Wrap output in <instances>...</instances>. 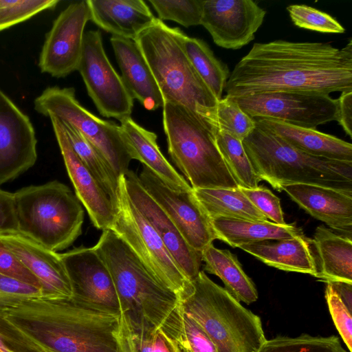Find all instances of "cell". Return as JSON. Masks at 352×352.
Segmentation results:
<instances>
[{
  "label": "cell",
  "mask_w": 352,
  "mask_h": 352,
  "mask_svg": "<svg viewBox=\"0 0 352 352\" xmlns=\"http://www.w3.org/2000/svg\"><path fill=\"white\" fill-rule=\"evenodd\" d=\"M212 224L219 239L232 248L267 240H280L303 234L294 224L278 225L267 221L215 218Z\"/></svg>",
  "instance_id": "cell-28"
},
{
  "label": "cell",
  "mask_w": 352,
  "mask_h": 352,
  "mask_svg": "<svg viewBox=\"0 0 352 352\" xmlns=\"http://www.w3.org/2000/svg\"><path fill=\"white\" fill-rule=\"evenodd\" d=\"M18 230L47 249L69 248L82 233L84 210L76 195L54 180L14 193Z\"/></svg>",
  "instance_id": "cell-8"
},
{
  "label": "cell",
  "mask_w": 352,
  "mask_h": 352,
  "mask_svg": "<svg viewBox=\"0 0 352 352\" xmlns=\"http://www.w3.org/2000/svg\"><path fill=\"white\" fill-rule=\"evenodd\" d=\"M261 180L274 189L305 184L352 191V163L309 155L256 126L242 141Z\"/></svg>",
  "instance_id": "cell-5"
},
{
  "label": "cell",
  "mask_w": 352,
  "mask_h": 352,
  "mask_svg": "<svg viewBox=\"0 0 352 352\" xmlns=\"http://www.w3.org/2000/svg\"><path fill=\"white\" fill-rule=\"evenodd\" d=\"M287 10L294 24L299 28L322 33L342 34L344 28L331 15L303 4H292Z\"/></svg>",
  "instance_id": "cell-38"
},
{
  "label": "cell",
  "mask_w": 352,
  "mask_h": 352,
  "mask_svg": "<svg viewBox=\"0 0 352 352\" xmlns=\"http://www.w3.org/2000/svg\"><path fill=\"white\" fill-rule=\"evenodd\" d=\"M120 129L131 160L140 161L173 189H192L191 186L176 171L161 152L155 133L145 129L131 117L120 121Z\"/></svg>",
  "instance_id": "cell-25"
},
{
  "label": "cell",
  "mask_w": 352,
  "mask_h": 352,
  "mask_svg": "<svg viewBox=\"0 0 352 352\" xmlns=\"http://www.w3.org/2000/svg\"><path fill=\"white\" fill-rule=\"evenodd\" d=\"M282 190L314 218L351 238L352 191L305 184L285 185Z\"/></svg>",
  "instance_id": "cell-21"
},
{
  "label": "cell",
  "mask_w": 352,
  "mask_h": 352,
  "mask_svg": "<svg viewBox=\"0 0 352 352\" xmlns=\"http://www.w3.org/2000/svg\"><path fill=\"white\" fill-rule=\"evenodd\" d=\"M251 203L268 219L278 225H285L280 199L267 187L254 188L239 186Z\"/></svg>",
  "instance_id": "cell-42"
},
{
  "label": "cell",
  "mask_w": 352,
  "mask_h": 352,
  "mask_svg": "<svg viewBox=\"0 0 352 352\" xmlns=\"http://www.w3.org/2000/svg\"><path fill=\"white\" fill-rule=\"evenodd\" d=\"M162 107L168 154L192 188H238L217 146L214 127L179 104L164 102Z\"/></svg>",
  "instance_id": "cell-6"
},
{
  "label": "cell",
  "mask_w": 352,
  "mask_h": 352,
  "mask_svg": "<svg viewBox=\"0 0 352 352\" xmlns=\"http://www.w3.org/2000/svg\"><path fill=\"white\" fill-rule=\"evenodd\" d=\"M77 70L102 116L120 122L131 117L133 98L107 56L99 30L85 33Z\"/></svg>",
  "instance_id": "cell-11"
},
{
  "label": "cell",
  "mask_w": 352,
  "mask_h": 352,
  "mask_svg": "<svg viewBox=\"0 0 352 352\" xmlns=\"http://www.w3.org/2000/svg\"><path fill=\"white\" fill-rule=\"evenodd\" d=\"M179 299L180 309L199 324L218 352H258L267 340L260 317L213 282L204 270Z\"/></svg>",
  "instance_id": "cell-4"
},
{
  "label": "cell",
  "mask_w": 352,
  "mask_h": 352,
  "mask_svg": "<svg viewBox=\"0 0 352 352\" xmlns=\"http://www.w3.org/2000/svg\"><path fill=\"white\" fill-rule=\"evenodd\" d=\"M111 43L122 80L133 99L149 111L164 105V100L139 46L133 39L112 36Z\"/></svg>",
  "instance_id": "cell-22"
},
{
  "label": "cell",
  "mask_w": 352,
  "mask_h": 352,
  "mask_svg": "<svg viewBox=\"0 0 352 352\" xmlns=\"http://www.w3.org/2000/svg\"><path fill=\"white\" fill-rule=\"evenodd\" d=\"M0 352H46L9 321L0 309Z\"/></svg>",
  "instance_id": "cell-41"
},
{
  "label": "cell",
  "mask_w": 352,
  "mask_h": 352,
  "mask_svg": "<svg viewBox=\"0 0 352 352\" xmlns=\"http://www.w3.org/2000/svg\"><path fill=\"white\" fill-rule=\"evenodd\" d=\"M349 310L352 311V283L342 281H328Z\"/></svg>",
  "instance_id": "cell-49"
},
{
  "label": "cell",
  "mask_w": 352,
  "mask_h": 352,
  "mask_svg": "<svg viewBox=\"0 0 352 352\" xmlns=\"http://www.w3.org/2000/svg\"><path fill=\"white\" fill-rule=\"evenodd\" d=\"M311 240L318 265L316 278L352 283L351 238L320 225Z\"/></svg>",
  "instance_id": "cell-27"
},
{
  "label": "cell",
  "mask_w": 352,
  "mask_h": 352,
  "mask_svg": "<svg viewBox=\"0 0 352 352\" xmlns=\"http://www.w3.org/2000/svg\"><path fill=\"white\" fill-rule=\"evenodd\" d=\"M134 252L152 275L178 297L190 285L164 243L131 202L124 175L118 178L115 217L110 228Z\"/></svg>",
  "instance_id": "cell-9"
},
{
  "label": "cell",
  "mask_w": 352,
  "mask_h": 352,
  "mask_svg": "<svg viewBox=\"0 0 352 352\" xmlns=\"http://www.w3.org/2000/svg\"><path fill=\"white\" fill-rule=\"evenodd\" d=\"M36 143L29 117L0 89V186L34 166Z\"/></svg>",
  "instance_id": "cell-17"
},
{
  "label": "cell",
  "mask_w": 352,
  "mask_h": 352,
  "mask_svg": "<svg viewBox=\"0 0 352 352\" xmlns=\"http://www.w3.org/2000/svg\"><path fill=\"white\" fill-rule=\"evenodd\" d=\"M224 89L230 97L352 91V41L341 49L327 43H255L234 66Z\"/></svg>",
  "instance_id": "cell-1"
},
{
  "label": "cell",
  "mask_w": 352,
  "mask_h": 352,
  "mask_svg": "<svg viewBox=\"0 0 352 352\" xmlns=\"http://www.w3.org/2000/svg\"><path fill=\"white\" fill-rule=\"evenodd\" d=\"M4 313L46 352H119L121 314L102 311L72 298L28 299Z\"/></svg>",
  "instance_id": "cell-2"
},
{
  "label": "cell",
  "mask_w": 352,
  "mask_h": 352,
  "mask_svg": "<svg viewBox=\"0 0 352 352\" xmlns=\"http://www.w3.org/2000/svg\"><path fill=\"white\" fill-rule=\"evenodd\" d=\"M93 248L111 274L121 313L144 317L176 340L180 327L178 296L162 285L112 230H102Z\"/></svg>",
  "instance_id": "cell-3"
},
{
  "label": "cell",
  "mask_w": 352,
  "mask_h": 352,
  "mask_svg": "<svg viewBox=\"0 0 352 352\" xmlns=\"http://www.w3.org/2000/svg\"><path fill=\"white\" fill-rule=\"evenodd\" d=\"M34 104L38 113L55 117L77 129L105 158L118 179L129 170L131 159L120 125L100 119L84 108L76 100L74 88L47 87Z\"/></svg>",
  "instance_id": "cell-10"
},
{
  "label": "cell",
  "mask_w": 352,
  "mask_h": 352,
  "mask_svg": "<svg viewBox=\"0 0 352 352\" xmlns=\"http://www.w3.org/2000/svg\"><path fill=\"white\" fill-rule=\"evenodd\" d=\"M157 329L144 317L121 313L117 336L119 352H153Z\"/></svg>",
  "instance_id": "cell-35"
},
{
  "label": "cell",
  "mask_w": 352,
  "mask_h": 352,
  "mask_svg": "<svg viewBox=\"0 0 352 352\" xmlns=\"http://www.w3.org/2000/svg\"><path fill=\"white\" fill-rule=\"evenodd\" d=\"M180 327L176 341L184 352H218L215 344L189 315L179 307Z\"/></svg>",
  "instance_id": "cell-40"
},
{
  "label": "cell",
  "mask_w": 352,
  "mask_h": 352,
  "mask_svg": "<svg viewBox=\"0 0 352 352\" xmlns=\"http://www.w3.org/2000/svg\"><path fill=\"white\" fill-rule=\"evenodd\" d=\"M0 273L39 288L42 292L39 280L20 261L1 239Z\"/></svg>",
  "instance_id": "cell-45"
},
{
  "label": "cell",
  "mask_w": 352,
  "mask_h": 352,
  "mask_svg": "<svg viewBox=\"0 0 352 352\" xmlns=\"http://www.w3.org/2000/svg\"><path fill=\"white\" fill-rule=\"evenodd\" d=\"M265 14L252 0H204L201 25L217 46L239 50L254 39Z\"/></svg>",
  "instance_id": "cell-16"
},
{
  "label": "cell",
  "mask_w": 352,
  "mask_h": 352,
  "mask_svg": "<svg viewBox=\"0 0 352 352\" xmlns=\"http://www.w3.org/2000/svg\"><path fill=\"white\" fill-rule=\"evenodd\" d=\"M325 298L335 326L349 351L352 352V311L349 310L329 283H327Z\"/></svg>",
  "instance_id": "cell-43"
},
{
  "label": "cell",
  "mask_w": 352,
  "mask_h": 352,
  "mask_svg": "<svg viewBox=\"0 0 352 352\" xmlns=\"http://www.w3.org/2000/svg\"><path fill=\"white\" fill-rule=\"evenodd\" d=\"M138 178L144 190L163 209L194 250L201 252L217 239L212 219L192 188L173 189L145 166Z\"/></svg>",
  "instance_id": "cell-13"
},
{
  "label": "cell",
  "mask_w": 352,
  "mask_h": 352,
  "mask_svg": "<svg viewBox=\"0 0 352 352\" xmlns=\"http://www.w3.org/2000/svg\"><path fill=\"white\" fill-rule=\"evenodd\" d=\"M91 20L87 1L69 5L47 34L39 58L42 72L56 78L77 70L82 51L84 30Z\"/></svg>",
  "instance_id": "cell-15"
},
{
  "label": "cell",
  "mask_w": 352,
  "mask_h": 352,
  "mask_svg": "<svg viewBox=\"0 0 352 352\" xmlns=\"http://www.w3.org/2000/svg\"><path fill=\"white\" fill-rule=\"evenodd\" d=\"M41 297L39 288L0 273V309H6L23 300Z\"/></svg>",
  "instance_id": "cell-44"
},
{
  "label": "cell",
  "mask_w": 352,
  "mask_h": 352,
  "mask_svg": "<svg viewBox=\"0 0 352 352\" xmlns=\"http://www.w3.org/2000/svg\"><path fill=\"white\" fill-rule=\"evenodd\" d=\"M219 150L238 186L254 188L261 181L254 171L242 141L211 124Z\"/></svg>",
  "instance_id": "cell-33"
},
{
  "label": "cell",
  "mask_w": 352,
  "mask_h": 352,
  "mask_svg": "<svg viewBox=\"0 0 352 352\" xmlns=\"http://www.w3.org/2000/svg\"><path fill=\"white\" fill-rule=\"evenodd\" d=\"M58 0H0V31L51 9Z\"/></svg>",
  "instance_id": "cell-39"
},
{
  "label": "cell",
  "mask_w": 352,
  "mask_h": 352,
  "mask_svg": "<svg viewBox=\"0 0 352 352\" xmlns=\"http://www.w3.org/2000/svg\"><path fill=\"white\" fill-rule=\"evenodd\" d=\"M311 240L304 234L280 240H267L239 247L263 263L288 272L315 277L318 265Z\"/></svg>",
  "instance_id": "cell-26"
},
{
  "label": "cell",
  "mask_w": 352,
  "mask_h": 352,
  "mask_svg": "<svg viewBox=\"0 0 352 352\" xmlns=\"http://www.w3.org/2000/svg\"><path fill=\"white\" fill-rule=\"evenodd\" d=\"M16 230H19L14 193L0 188V232Z\"/></svg>",
  "instance_id": "cell-46"
},
{
  "label": "cell",
  "mask_w": 352,
  "mask_h": 352,
  "mask_svg": "<svg viewBox=\"0 0 352 352\" xmlns=\"http://www.w3.org/2000/svg\"><path fill=\"white\" fill-rule=\"evenodd\" d=\"M153 352H184L178 342L163 331L157 329L154 333Z\"/></svg>",
  "instance_id": "cell-48"
},
{
  "label": "cell",
  "mask_w": 352,
  "mask_h": 352,
  "mask_svg": "<svg viewBox=\"0 0 352 352\" xmlns=\"http://www.w3.org/2000/svg\"><path fill=\"white\" fill-rule=\"evenodd\" d=\"M184 48L193 67L217 99L222 94L230 76L228 66L217 58L204 41L186 35Z\"/></svg>",
  "instance_id": "cell-31"
},
{
  "label": "cell",
  "mask_w": 352,
  "mask_h": 352,
  "mask_svg": "<svg viewBox=\"0 0 352 352\" xmlns=\"http://www.w3.org/2000/svg\"><path fill=\"white\" fill-rule=\"evenodd\" d=\"M258 352H349L335 336H313L301 334L297 337L278 336L266 340Z\"/></svg>",
  "instance_id": "cell-36"
},
{
  "label": "cell",
  "mask_w": 352,
  "mask_h": 352,
  "mask_svg": "<svg viewBox=\"0 0 352 352\" xmlns=\"http://www.w3.org/2000/svg\"><path fill=\"white\" fill-rule=\"evenodd\" d=\"M50 118L75 195L97 229H110L115 217L114 204L73 150L60 121L55 117Z\"/></svg>",
  "instance_id": "cell-20"
},
{
  "label": "cell",
  "mask_w": 352,
  "mask_h": 352,
  "mask_svg": "<svg viewBox=\"0 0 352 352\" xmlns=\"http://www.w3.org/2000/svg\"><path fill=\"white\" fill-rule=\"evenodd\" d=\"M253 119L256 126L300 151L317 157L352 163V145L349 142L316 129L294 126L273 118Z\"/></svg>",
  "instance_id": "cell-23"
},
{
  "label": "cell",
  "mask_w": 352,
  "mask_h": 352,
  "mask_svg": "<svg viewBox=\"0 0 352 352\" xmlns=\"http://www.w3.org/2000/svg\"><path fill=\"white\" fill-rule=\"evenodd\" d=\"M60 256L70 280L73 300L102 311L121 314L111 274L94 248L81 246Z\"/></svg>",
  "instance_id": "cell-14"
},
{
  "label": "cell",
  "mask_w": 352,
  "mask_h": 352,
  "mask_svg": "<svg viewBox=\"0 0 352 352\" xmlns=\"http://www.w3.org/2000/svg\"><path fill=\"white\" fill-rule=\"evenodd\" d=\"M160 20L173 21L189 28L201 25L204 0H150Z\"/></svg>",
  "instance_id": "cell-37"
},
{
  "label": "cell",
  "mask_w": 352,
  "mask_h": 352,
  "mask_svg": "<svg viewBox=\"0 0 352 352\" xmlns=\"http://www.w3.org/2000/svg\"><path fill=\"white\" fill-rule=\"evenodd\" d=\"M209 124L219 127L243 141L256 128L252 118L228 96L220 99L213 107L204 108L199 113Z\"/></svg>",
  "instance_id": "cell-34"
},
{
  "label": "cell",
  "mask_w": 352,
  "mask_h": 352,
  "mask_svg": "<svg viewBox=\"0 0 352 352\" xmlns=\"http://www.w3.org/2000/svg\"><path fill=\"white\" fill-rule=\"evenodd\" d=\"M230 98L252 118H270L312 129L337 120L338 100L327 94L273 92Z\"/></svg>",
  "instance_id": "cell-12"
},
{
  "label": "cell",
  "mask_w": 352,
  "mask_h": 352,
  "mask_svg": "<svg viewBox=\"0 0 352 352\" xmlns=\"http://www.w3.org/2000/svg\"><path fill=\"white\" fill-rule=\"evenodd\" d=\"M60 121L73 150L115 206L118 179L111 166L100 153L77 129L65 122Z\"/></svg>",
  "instance_id": "cell-32"
},
{
  "label": "cell",
  "mask_w": 352,
  "mask_h": 352,
  "mask_svg": "<svg viewBox=\"0 0 352 352\" xmlns=\"http://www.w3.org/2000/svg\"><path fill=\"white\" fill-rule=\"evenodd\" d=\"M195 195L211 219L215 218L267 221V219L236 188H201Z\"/></svg>",
  "instance_id": "cell-30"
},
{
  "label": "cell",
  "mask_w": 352,
  "mask_h": 352,
  "mask_svg": "<svg viewBox=\"0 0 352 352\" xmlns=\"http://www.w3.org/2000/svg\"><path fill=\"white\" fill-rule=\"evenodd\" d=\"M126 190L131 202L159 235L186 277L192 281L199 274L201 252L194 250L175 225L141 185L138 175L129 170L124 175Z\"/></svg>",
  "instance_id": "cell-18"
},
{
  "label": "cell",
  "mask_w": 352,
  "mask_h": 352,
  "mask_svg": "<svg viewBox=\"0 0 352 352\" xmlns=\"http://www.w3.org/2000/svg\"><path fill=\"white\" fill-rule=\"evenodd\" d=\"M0 239L39 280L44 298H70L72 289L60 254L19 230L0 232Z\"/></svg>",
  "instance_id": "cell-19"
},
{
  "label": "cell",
  "mask_w": 352,
  "mask_h": 352,
  "mask_svg": "<svg viewBox=\"0 0 352 352\" xmlns=\"http://www.w3.org/2000/svg\"><path fill=\"white\" fill-rule=\"evenodd\" d=\"M338 100L337 120L344 132L352 137V91L341 93Z\"/></svg>",
  "instance_id": "cell-47"
},
{
  "label": "cell",
  "mask_w": 352,
  "mask_h": 352,
  "mask_svg": "<svg viewBox=\"0 0 352 352\" xmlns=\"http://www.w3.org/2000/svg\"><path fill=\"white\" fill-rule=\"evenodd\" d=\"M201 259L205 263L204 270L218 276L224 289L236 300L250 304L258 299L254 283L230 251L217 248L211 243L201 252Z\"/></svg>",
  "instance_id": "cell-29"
},
{
  "label": "cell",
  "mask_w": 352,
  "mask_h": 352,
  "mask_svg": "<svg viewBox=\"0 0 352 352\" xmlns=\"http://www.w3.org/2000/svg\"><path fill=\"white\" fill-rule=\"evenodd\" d=\"M186 34L155 18L134 41L146 60L164 102L179 104L199 116L219 101L199 76L184 48Z\"/></svg>",
  "instance_id": "cell-7"
},
{
  "label": "cell",
  "mask_w": 352,
  "mask_h": 352,
  "mask_svg": "<svg viewBox=\"0 0 352 352\" xmlns=\"http://www.w3.org/2000/svg\"><path fill=\"white\" fill-rule=\"evenodd\" d=\"M92 21L112 36L134 40L156 17L142 0H87Z\"/></svg>",
  "instance_id": "cell-24"
}]
</instances>
